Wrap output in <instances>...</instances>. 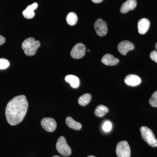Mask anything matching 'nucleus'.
Wrapping results in <instances>:
<instances>
[{
    "label": "nucleus",
    "mask_w": 157,
    "mask_h": 157,
    "mask_svg": "<svg viewBox=\"0 0 157 157\" xmlns=\"http://www.w3.org/2000/svg\"><path fill=\"white\" fill-rule=\"evenodd\" d=\"M28 107V102L24 95L13 98L6 107V115L8 122L12 126L21 122L26 114Z\"/></svg>",
    "instance_id": "obj_1"
},
{
    "label": "nucleus",
    "mask_w": 157,
    "mask_h": 157,
    "mask_svg": "<svg viewBox=\"0 0 157 157\" xmlns=\"http://www.w3.org/2000/svg\"><path fill=\"white\" fill-rule=\"evenodd\" d=\"M40 43L39 41H36L33 37L26 39L22 44V48L26 55L33 56L36 54L38 48L40 47Z\"/></svg>",
    "instance_id": "obj_2"
},
{
    "label": "nucleus",
    "mask_w": 157,
    "mask_h": 157,
    "mask_svg": "<svg viewBox=\"0 0 157 157\" xmlns=\"http://www.w3.org/2000/svg\"><path fill=\"white\" fill-rule=\"evenodd\" d=\"M141 136L143 140L152 147H157V140L153 132L147 127H141L140 128Z\"/></svg>",
    "instance_id": "obj_3"
},
{
    "label": "nucleus",
    "mask_w": 157,
    "mask_h": 157,
    "mask_svg": "<svg viewBox=\"0 0 157 157\" xmlns=\"http://www.w3.org/2000/svg\"><path fill=\"white\" fill-rule=\"evenodd\" d=\"M56 147L58 151L63 156H69L72 153L71 149L63 136L59 137L57 141Z\"/></svg>",
    "instance_id": "obj_4"
},
{
    "label": "nucleus",
    "mask_w": 157,
    "mask_h": 157,
    "mask_svg": "<svg viewBox=\"0 0 157 157\" xmlns=\"http://www.w3.org/2000/svg\"><path fill=\"white\" fill-rule=\"evenodd\" d=\"M118 157H130L131 149L128 143L125 140L120 141L117 144L116 149Z\"/></svg>",
    "instance_id": "obj_5"
},
{
    "label": "nucleus",
    "mask_w": 157,
    "mask_h": 157,
    "mask_svg": "<svg viewBox=\"0 0 157 157\" xmlns=\"http://www.w3.org/2000/svg\"><path fill=\"white\" fill-rule=\"evenodd\" d=\"M86 48L85 45L81 43L76 44L72 48L70 55L73 59H80L82 58L85 55Z\"/></svg>",
    "instance_id": "obj_6"
},
{
    "label": "nucleus",
    "mask_w": 157,
    "mask_h": 157,
    "mask_svg": "<svg viewBox=\"0 0 157 157\" xmlns=\"http://www.w3.org/2000/svg\"><path fill=\"white\" fill-rule=\"evenodd\" d=\"M96 33L99 36H104L107 34L108 28L107 23L104 21L99 18L96 21L94 25Z\"/></svg>",
    "instance_id": "obj_7"
},
{
    "label": "nucleus",
    "mask_w": 157,
    "mask_h": 157,
    "mask_svg": "<svg viewBox=\"0 0 157 157\" xmlns=\"http://www.w3.org/2000/svg\"><path fill=\"white\" fill-rule=\"evenodd\" d=\"M135 45L130 41L125 40L121 41L119 43L117 46V49L119 52L123 56L126 55L129 51L134 50Z\"/></svg>",
    "instance_id": "obj_8"
},
{
    "label": "nucleus",
    "mask_w": 157,
    "mask_h": 157,
    "mask_svg": "<svg viewBox=\"0 0 157 157\" xmlns=\"http://www.w3.org/2000/svg\"><path fill=\"white\" fill-rule=\"evenodd\" d=\"M41 124L42 128L47 132H53L56 128V121L52 118H44L41 121Z\"/></svg>",
    "instance_id": "obj_9"
},
{
    "label": "nucleus",
    "mask_w": 157,
    "mask_h": 157,
    "mask_svg": "<svg viewBox=\"0 0 157 157\" xmlns=\"http://www.w3.org/2000/svg\"><path fill=\"white\" fill-rule=\"evenodd\" d=\"M150 26V22L146 18H141L139 20L137 25L138 33L141 35L146 33L148 30Z\"/></svg>",
    "instance_id": "obj_10"
},
{
    "label": "nucleus",
    "mask_w": 157,
    "mask_h": 157,
    "mask_svg": "<svg viewBox=\"0 0 157 157\" xmlns=\"http://www.w3.org/2000/svg\"><path fill=\"white\" fill-rule=\"evenodd\" d=\"M126 84L131 86H135L141 83V80L140 77L135 74H129L126 76L124 79Z\"/></svg>",
    "instance_id": "obj_11"
},
{
    "label": "nucleus",
    "mask_w": 157,
    "mask_h": 157,
    "mask_svg": "<svg viewBox=\"0 0 157 157\" xmlns=\"http://www.w3.org/2000/svg\"><path fill=\"white\" fill-rule=\"evenodd\" d=\"M137 5L136 0H127L122 5L120 9V12L123 14L126 13L129 11L134 10Z\"/></svg>",
    "instance_id": "obj_12"
},
{
    "label": "nucleus",
    "mask_w": 157,
    "mask_h": 157,
    "mask_svg": "<svg viewBox=\"0 0 157 157\" xmlns=\"http://www.w3.org/2000/svg\"><path fill=\"white\" fill-rule=\"evenodd\" d=\"M38 7V4L36 2L29 5L27 7L24 11H23V15L27 19H32L35 16V13L34 11L37 9Z\"/></svg>",
    "instance_id": "obj_13"
},
{
    "label": "nucleus",
    "mask_w": 157,
    "mask_h": 157,
    "mask_svg": "<svg viewBox=\"0 0 157 157\" xmlns=\"http://www.w3.org/2000/svg\"><path fill=\"white\" fill-rule=\"evenodd\" d=\"M119 59L114 57L112 55L106 54L102 58L101 62L107 66H115L119 63Z\"/></svg>",
    "instance_id": "obj_14"
},
{
    "label": "nucleus",
    "mask_w": 157,
    "mask_h": 157,
    "mask_svg": "<svg viewBox=\"0 0 157 157\" xmlns=\"http://www.w3.org/2000/svg\"><path fill=\"white\" fill-rule=\"evenodd\" d=\"M65 81L70 83L73 88H78L79 86V79L77 76L73 75H69L65 77Z\"/></svg>",
    "instance_id": "obj_15"
},
{
    "label": "nucleus",
    "mask_w": 157,
    "mask_h": 157,
    "mask_svg": "<svg viewBox=\"0 0 157 157\" xmlns=\"http://www.w3.org/2000/svg\"><path fill=\"white\" fill-rule=\"evenodd\" d=\"M66 123L69 128L75 130H79L82 128L81 124L76 121L70 117H68L66 119Z\"/></svg>",
    "instance_id": "obj_16"
},
{
    "label": "nucleus",
    "mask_w": 157,
    "mask_h": 157,
    "mask_svg": "<svg viewBox=\"0 0 157 157\" xmlns=\"http://www.w3.org/2000/svg\"><path fill=\"white\" fill-rule=\"evenodd\" d=\"M108 111V108L106 106L103 105H99L97 106L95 109V114L98 117H103Z\"/></svg>",
    "instance_id": "obj_17"
},
{
    "label": "nucleus",
    "mask_w": 157,
    "mask_h": 157,
    "mask_svg": "<svg viewBox=\"0 0 157 157\" xmlns=\"http://www.w3.org/2000/svg\"><path fill=\"white\" fill-rule=\"evenodd\" d=\"M91 98L92 96L90 94H85L78 98V104L82 106H86L90 102Z\"/></svg>",
    "instance_id": "obj_18"
},
{
    "label": "nucleus",
    "mask_w": 157,
    "mask_h": 157,
    "mask_svg": "<svg viewBox=\"0 0 157 157\" xmlns=\"http://www.w3.org/2000/svg\"><path fill=\"white\" fill-rule=\"evenodd\" d=\"M67 22L69 25L71 26L75 25L78 21V17L76 13L74 12H71L69 13L67 15Z\"/></svg>",
    "instance_id": "obj_19"
},
{
    "label": "nucleus",
    "mask_w": 157,
    "mask_h": 157,
    "mask_svg": "<svg viewBox=\"0 0 157 157\" xmlns=\"http://www.w3.org/2000/svg\"><path fill=\"white\" fill-rule=\"evenodd\" d=\"M149 102L152 107H157V91L153 93Z\"/></svg>",
    "instance_id": "obj_20"
},
{
    "label": "nucleus",
    "mask_w": 157,
    "mask_h": 157,
    "mask_svg": "<svg viewBox=\"0 0 157 157\" xmlns=\"http://www.w3.org/2000/svg\"><path fill=\"white\" fill-rule=\"evenodd\" d=\"M10 63L6 59H0V70H5L9 67Z\"/></svg>",
    "instance_id": "obj_21"
},
{
    "label": "nucleus",
    "mask_w": 157,
    "mask_h": 157,
    "mask_svg": "<svg viewBox=\"0 0 157 157\" xmlns=\"http://www.w3.org/2000/svg\"><path fill=\"white\" fill-rule=\"evenodd\" d=\"M112 124L108 121L105 122L103 125V128L104 132H110L112 129Z\"/></svg>",
    "instance_id": "obj_22"
},
{
    "label": "nucleus",
    "mask_w": 157,
    "mask_h": 157,
    "mask_svg": "<svg viewBox=\"0 0 157 157\" xmlns=\"http://www.w3.org/2000/svg\"><path fill=\"white\" fill-rule=\"evenodd\" d=\"M151 59L157 63V51H153L150 54Z\"/></svg>",
    "instance_id": "obj_23"
},
{
    "label": "nucleus",
    "mask_w": 157,
    "mask_h": 157,
    "mask_svg": "<svg viewBox=\"0 0 157 157\" xmlns=\"http://www.w3.org/2000/svg\"><path fill=\"white\" fill-rule=\"evenodd\" d=\"M5 42H6V39H5V37L0 35V46L3 45Z\"/></svg>",
    "instance_id": "obj_24"
},
{
    "label": "nucleus",
    "mask_w": 157,
    "mask_h": 157,
    "mask_svg": "<svg viewBox=\"0 0 157 157\" xmlns=\"http://www.w3.org/2000/svg\"><path fill=\"white\" fill-rule=\"evenodd\" d=\"M94 3H100L103 2L104 0H91Z\"/></svg>",
    "instance_id": "obj_25"
},
{
    "label": "nucleus",
    "mask_w": 157,
    "mask_h": 157,
    "mask_svg": "<svg viewBox=\"0 0 157 157\" xmlns=\"http://www.w3.org/2000/svg\"><path fill=\"white\" fill-rule=\"evenodd\" d=\"M155 47L157 51V42L156 43L155 45Z\"/></svg>",
    "instance_id": "obj_26"
},
{
    "label": "nucleus",
    "mask_w": 157,
    "mask_h": 157,
    "mask_svg": "<svg viewBox=\"0 0 157 157\" xmlns=\"http://www.w3.org/2000/svg\"><path fill=\"white\" fill-rule=\"evenodd\" d=\"M52 157H61L59 156H58V155H55V156H53Z\"/></svg>",
    "instance_id": "obj_27"
},
{
    "label": "nucleus",
    "mask_w": 157,
    "mask_h": 157,
    "mask_svg": "<svg viewBox=\"0 0 157 157\" xmlns=\"http://www.w3.org/2000/svg\"><path fill=\"white\" fill-rule=\"evenodd\" d=\"M87 157H96L94 156H93V155H90V156H88Z\"/></svg>",
    "instance_id": "obj_28"
},
{
    "label": "nucleus",
    "mask_w": 157,
    "mask_h": 157,
    "mask_svg": "<svg viewBox=\"0 0 157 157\" xmlns=\"http://www.w3.org/2000/svg\"><path fill=\"white\" fill-rule=\"evenodd\" d=\"M90 49H88V50H87L88 52H90Z\"/></svg>",
    "instance_id": "obj_29"
}]
</instances>
